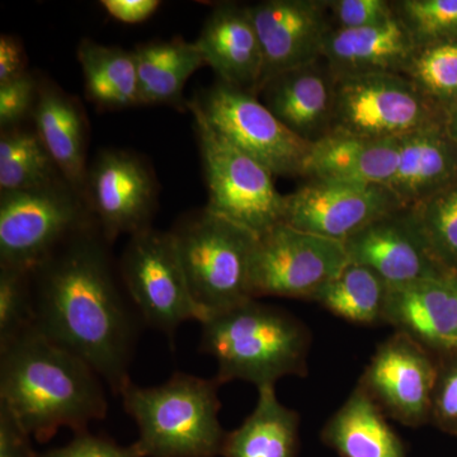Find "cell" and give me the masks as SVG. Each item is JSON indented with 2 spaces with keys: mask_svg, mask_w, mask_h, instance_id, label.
Segmentation results:
<instances>
[{
  "mask_svg": "<svg viewBox=\"0 0 457 457\" xmlns=\"http://www.w3.org/2000/svg\"><path fill=\"white\" fill-rule=\"evenodd\" d=\"M107 245L93 225L33 270V328L88 363L120 396L131 381L143 321L114 275Z\"/></svg>",
  "mask_w": 457,
  "mask_h": 457,
  "instance_id": "cell-1",
  "label": "cell"
},
{
  "mask_svg": "<svg viewBox=\"0 0 457 457\" xmlns=\"http://www.w3.org/2000/svg\"><path fill=\"white\" fill-rule=\"evenodd\" d=\"M0 403L38 442L87 431L108 411L101 376L35 328L0 348Z\"/></svg>",
  "mask_w": 457,
  "mask_h": 457,
  "instance_id": "cell-2",
  "label": "cell"
},
{
  "mask_svg": "<svg viewBox=\"0 0 457 457\" xmlns=\"http://www.w3.org/2000/svg\"><path fill=\"white\" fill-rule=\"evenodd\" d=\"M200 324V351L215 359L220 385L242 380L258 389L308 375L311 332L290 312L253 299Z\"/></svg>",
  "mask_w": 457,
  "mask_h": 457,
  "instance_id": "cell-3",
  "label": "cell"
},
{
  "mask_svg": "<svg viewBox=\"0 0 457 457\" xmlns=\"http://www.w3.org/2000/svg\"><path fill=\"white\" fill-rule=\"evenodd\" d=\"M219 386L215 378L179 371L158 386L126 385L120 396L139 429L132 445L140 457L221 456L228 432L219 420Z\"/></svg>",
  "mask_w": 457,
  "mask_h": 457,
  "instance_id": "cell-4",
  "label": "cell"
},
{
  "mask_svg": "<svg viewBox=\"0 0 457 457\" xmlns=\"http://www.w3.org/2000/svg\"><path fill=\"white\" fill-rule=\"evenodd\" d=\"M170 233L204 319L253 300L255 234L206 209L180 221Z\"/></svg>",
  "mask_w": 457,
  "mask_h": 457,
  "instance_id": "cell-5",
  "label": "cell"
},
{
  "mask_svg": "<svg viewBox=\"0 0 457 457\" xmlns=\"http://www.w3.org/2000/svg\"><path fill=\"white\" fill-rule=\"evenodd\" d=\"M0 267L32 273L71 237L97 225L68 182L0 196Z\"/></svg>",
  "mask_w": 457,
  "mask_h": 457,
  "instance_id": "cell-6",
  "label": "cell"
},
{
  "mask_svg": "<svg viewBox=\"0 0 457 457\" xmlns=\"http://www.w3.org/2000/svg\"><path fill=\"white\" fill-rule=\"evenodd\" d=\"M200 144L209 204L207 212L263 236L285 222L286 196L279 194L273 174L222 137L191 102Z\"/></svg>",
  "mask_w": 457,
  "mask_h": 457,
  "instance_id": "cell-7",
  "label": "cell"
},
{
  "mask_svg": "<svg viewBox=\"0 0 457 457\" xmlns=\"http://www.w3.org/2000/svg\"><path fill=\"white\" fill-rule=\"evenodd\" d=\"M120 278L141 321L170 341L186 321L204 320L170 231L149 228L132 236L120 262Z\"/></svg>",
  "mask_w": 457,
  "mask_h": 457,
  "instance_id": "cell-8",
  "label": "cell"
},
{
  "mask_svg": "<svg viewBox=\"0 0 457 457\" xmlns=\"http://www.w3.org/2000/svg\"><path fill=\"white\" fill-rule=\"evenodd\" d=\"M335 130L376 140H400L444 125L438 104L409 78L374 73L336 78Z\"/></svg>",
  "mask_w": 457,
  "mask_h": 457,
  "instance_id": "cell-9",
  "label": "cell"
},
{
  "mask_svg": "<svg viewBox=\"0 0 457 457\" xmlns=\"http://www.w3.org/2000/svg\"><path fill=\"white\" fill-rule=\"evenodd\" d=\"M191 104L213 130L273 176L303 177L312 144L286 128L257 96L219 80Z\"/></svg>",
  "mask_w": 457,
  "mask_h": 457,
  "instance_id": "cell-10",
  "label": "cell"
},
{
  "mask_svg": "<svg viewBox=\"0 0 457 457\" xmlns=\"http://www.w3.org/2000/svg\"><path fill=\"white\" fill-rule=\"evenodd\" d=\"M348 263L343 243L282 222L257 237L252 295L253 299L278 296L314 302Z\"/></svg>",
  "mask_w": 457,
  "mask_h": 457,
  "instance_id": "cell-11",
  "label": "cell"
},
{
  "mask_svg": "<svg viewBox=\"0 0 457 457\" xmlns=\"http://www.w3.org/2000/svg\"><path fill=\"white\" fill-rule=\"evenodd\" d=\"M436 378L437 363L431 351L404 333L395 332L378 345L359 386L385 416L416 428L431 420Z\"/></svg>",
  "mask_w": 457,
  "mask_h": 457,
  "instance_id": "cell-12",
  "label": "cell"
},
{
  "mask_svg": "<svg viewBox=\"0 0 457 457\" xmlns=\"http://www.w3.org/2000/svg\"><path fill=\"white\" fill-rule=\"evenodd\" d=\"M402 209L386 186L309 179L286 195L285 222L345 245L371 222Z\"/></svg>",
  "mask_w": 457,
  "mask_h": 457,
  "instance_id": "cell-13",
  "label": "cell"
},
{
  "mask_svg": "<svg viewBox=\"0 0 457 457\" xmlns=\"http://www.w3.org/2000/svg\"><path fill=\"white\" fill-rule=\"evenodd\" d=\"M86 201L108 243L132 237L150 227L156 207V183L137 156L106 150L87 174Z\"/></svg>",
  "mask_w": 457,
  "mask_h": 457,
  "instance_id": "cell-14",
  "label": "cell"
},
{
  "mask_svg": "<svg viewBox=\"0 0 457 457\" xmlns=\"http://www.w3.org/2000/svg\"><path fill=\"white\" fill-rule=\"evenodd\" d=\"M248 7L263 53L262 86L275 75L323 59L333 29L326 0H266Z\"/></svg>",
  "mask_w": 457,
  "mask_h": 457,
  "instance_id": "cell-15",
  "label": "cell"
},
{
  "mask_svg": "<svg viewBox=\"0 0 457 457\" xmlns=\"http://www.w3.org/2000/svg\"><path fill=\"white\" fill-rule=\"evenodd\" d=\"M345 246L352 263L375 270L389 287L450 276L433 258L408 207L371 222Z\"/></svg>",
  "mask_w": 457,
  "mask_h": 457,
  "instance_id": "cell-16",
  "label": "cell"
},
{
  "mask_svg": "<svg viewBox=\"0 0 457 457\" xmlns=\"http://www.w3.org/2000/svg\"><path fill=\"white\" fill-rule=\"evenodd\" d=\"M337 79L323 59L270 78L262 96L270 112L308 143L335 130Z\"/></svg>",
  "mask_w": 457,
  "mask_h": 457,
  "instance_id": "cell-17",
  "label": "cell"
},
{
  "mask_svg": "<svg viewBox=\"0 0 457 457\" xmlns=\"http://www.w3.org/2000/svg\"><path fill=\"white\" fill-rule=\"evenodd\" d=\"M384 323L431 352L453 351L457 341V276L390 287Z\"/></svg>",
  "mask_w": 457,
  "mask_h": 457,
  "instance_id": "cell-18",
  "label": "cell"
},
{
  "mask_svg": "<svg viewBox=\"0 0 457 457\" xmlns=\"http://www.w3.org/2000/svg\"><path fill=\"white\" fill-rule=\"evenodd\" d=\"M195 42L219 80L258 96L263 80V53L248 5L219 4Z\"/></svg>",
  "mask_w": 457,
  "mask_h": 457,
  "instance_id": "cell-19",
  "label": "cell"
},
{
  "mask_svg": "<svg viewBox=\"0 0 457 457\" xmlns=\"http://www.w3.org/2000/svg\"><path fill=\"white\" fill-rule=\"evenodd\" d=\"M399 140H376L333 130L312 143L303 179L389 185L398 164Z\"/></svg>",
  "mask_w": 457,
  "mask_h": 457,
  "instance_id": "cell-20",
  "label": "cell"
},
{
  "mask_svg": "<svg viewBox=\"0 0 457 457\" xmlns=\"http://www.w3.org/2000/svg\"><path fill=\"white\" fill-rule=\"evenodd\" d=\"M418 45L396 16L383 25L337 29L328 35L323 60L336 78L374 73L404 74Z\"/></svg>",
  "mask_w": 457,
  "mask_h": 457,
  "instance_id": "cell-21",
  "label": "cell"
},
{
  "mask_svg": "<svg viewBox=\"0 0 457 457\" xmlns=\"http://www.w3.org/2000/svg\"><path fill=\"white\" fill-rule=\"evenodd\" d=\"M456 179L457 146L437 125L399 140L398 164L387 187L403 206L411 207L456 185Z\"/></svg>",
  "mask_w": 457,
  "mask_h": 457,
  "instance_id": "cell-22",
  "label": "cell"
},
{
  "mask_svg": "<svg viewBox=\"0 0 457 457\" xmlns=\"http://www.w3.org/2000/svg\"><path fill=\"white\" fill-rule=\"evenodd\" d=\"M36 132L60 173L86 200L87 120L77 99L49 83L37 86L32 112Z\"/></svg>",
  "mask_w": 457,
  "mask_h": 457,
  "instance_id": "cell-23",
  "label": "cell"
},
{
  "mask_svg": "<svg viewBox=\"0 0 457 457\" xmlns=\"http://www.w3.org/2000/svg\"><path fill=\"white\" fill-rule=\"evenodd\" d=\"M320 438L341 457H407L384 411L359 385L328 420Z\"/></svg>",
  "mask_w": 457,
  "mask_h": 457,
  "instance_id": "cell-24",
  "label": "cell"
},
{
  "mask_svg": "<svg viewBox=\"0 0 457 457\" xmlns=\"http://www.w3.org/2000/svg\"><path fill=\"white\" fill-rule=\"evenodd\" d=\"M300 417L282 404L275 385L258 387L254 411L227 433L222 457H297Z\"/></svg>",
  "mask_w": 457,
  "mask_h": 457,
  "instance_id": "cell-25",
  "label": "cell"
},
{
  "mask_svg": "<svg viewBox=\"0 0 457 457\" xmlns=\"http://www.w3.org/2000/svg\"><path fill=\"white\" fill-rule=\"evenodd\" d=\"M139 74L141 104L187 106L183 89L191 75L206 66L196 42L182 37L170 41H154L135 47Z\"/></svg>",
  "mask_w": 457,
  "mask_h": 457,
  "instance_id": "cell-26",
  "label": "cell"
},
{
  "mask_svg": "<svg viewBox=\"0 0 457 457\" xmlns=\"http://www.w3.org/2000/svg\"><path fill=\"white\" fill-rule=\"evenodd\" d=\"M87 97L106 110L141 106L134 51L84 38L78 45Z\"/></svg>",
  "mask_w": 457,
  "mask_h": 457,
  "instance_id": "cell-27",
  "label": "cell"
},
{
  "mask_svg": "<svg viewBox=\"0 0 457 457\" xmlns=\"http://www.w3.org/2000/svg\"><path fill=\"white\" fill-rule=\"evenodd\" d=\"M389 288L375 270L350 262L314 302L343 320L375 326L384 323Z\"/></svg>",
  "mask_w": 457,
  "mask_h": 457,
  "instance_id": "cell-28",
  "label": "cell"
},
{
  "mask_svg": "<svg viewBox=\"0 0 457 457\" xmlns=\"http://www.w3.org/2000/svg\"><path fill=\"white\" fill-rule=\"evenodd\" d=\"M66 182L37 132L16 128L0 135V191L22 192Z\"/></svg>",
  "mask_w": 457,
  "mask_h": 457,
  "instance_id": "cell-29",
  "label": "cell"
},
{
  "mask_svg": "<svg viewBox=\"0 0 457 457\" xmlns=\"http://www.w3.org/2000/svg\"><path fill=\"white\" fill-rule=\"evenodd\" d=\"M408 209L433 258L457 276V183Z\"/></svg>",
  "mask_w": 457,
  "mask_h": 457,
  "instance_id": "cell-30",
  "label": "cell"
},
{
  "mask_svg": "<svg viewBox=\"0 0 457 457\" xmlns=\"http://www.w3.org/2000/svg\"><path fill=\"white\" fill-rule=\"evenodd\" d=\"M403 75L438 106H455L457 41L435 42L418 46Z\"/></svg>",
  "mask_w": 457,
  "mask_h": 457,
  "instance_id": "cell-31",
  "label": "cell"
},
{
  "mask_svg": "<svg viewBox=\"0 0 457 457\" xmlns=\"http://www.w3.org/2000/svg\"><path fill=\"white\" fill-rule=\"evenodd\" d=\"M393 4L418 46L457 41V0H399Z\"/></svg>",
  "mask_w": 457,
  "mask_h": 457,
  "instance_id": "cell-32",
  "label": "cell"
},
{
  "mask_svg": "<svg viewBox=\"0 0 457 457\" xmlns=\"http://www.w3.org/2000/svg\"><path fill=\"white\" fill-rule=\"evenodd\" d=\"M35 326L31 273L0 267V348Z\"/></svg>",
  "mask_w": 457,
  "mask_h": 457,
  "instance_id": "cell-33",
  "label": "cell"
},
{
  "mask_svg": "<svg viewBox=\"0 0 457 457\" xmlns=\"http://www.w3.org/2000/svg\"><path fill=\"white\" fill-rule=\"evenodd\" d=\"M333 29H359L389 22L396 17L387 0H328Z\"/></svg>",
  "mask_w": 457,
  "mask_h": 457,
  "instance_id": "cell-34",
  "label": "cell"
},
{
  "mask_svg": "<svg viewBox=\"0 0 457 457\" xmlns=\"http://www.w3.org/2000/svg\"><path fill=\"white\" fill-rule=\"evenodd\" d=\"M444 365L437 363V378L433 389L431 422L442 431L457 435V351Z\"/></svg>",
  "mask_w": 457,
  "mask_h": 457,
  "instance_id": "cell-35",
  "label": "cell"
},
{
  "mask_svg": "<svg viewBox=\"0 0 457 457\" xmlns=\"http://www.w3.org/2000/svg\"><path fill=\"white\" fill-rule=\"evenodd\" d=\"M37 86L31 74L0 84V126L2 130L16 128L29 112H33Z\"/></svg>",
  "mask_w": 457,
  "mask_h": 457,
  "instance_id": "cell-36",
  "label": "cell"
},
{
  "mask_svg": "<svg viewBox=\"0 0 457 457\" xmlns=\"http://www.w3.org/2000/svg\"><path fill=\"white\" fill-rule=\"evenodd\" d=\"M38 457H140L134 445L120 446L111 438L87 431L74 433L65 446L40 453Z\"/></svg>",
  "mask_w": 457,
  "mask_h": 457,
  "instance_id": "cell-37",
  "label": "cell"
},
{
  "mask_svg": "<svg viewBox=\"0 0 457 457\" xmlns=\"http://www.w3.org/2000/svg\"><path fill=\"white\" fill-rule=\"evenodd\" d=\"M32 449L31 436L16 417L0 403V457H38Z\"/></svg>",
  "mask_w": 457,
  "mask_h": 457,
  "instance_id": "cell-38",
  "label": "cell"
},
{
  "mask_svg": "<svg viewBox=\"0 0 457 457\" xmlns=\"http://www.w3.org/2000/svg\"><path fill=\"white\" fill-rule=\"evenodd\" d=\"M101 4L114 20L137 25L149 20L162 3L159 0H104Z\"/></svg>",
  "mask_w": 457,
  "mask_h": 457,
  "instance_id": "cell-39",
  "label": "cell"
},
{
  "mask_svg": "<svg viewBox=\"0 0 457 457\" xmlns=\"http://www.w3.org/2000/svg\"><path fill=\"white\" fill-rule=\"evenodd\" d=\"M27 74V57L22 44L13 36L0 37V84Z\"/></svg>",
  "mask_w": 457,
  "mask_h": 457,
  "instance_id": "cell-40",
  "label": "cell"
},
{
  "mask_svg": "<svg viewBox=\"0 0 457 457\" xmlns=\"http://www.w3.org/2000/svg\"><path fill=\"white\" fill-rule=\"evenodd\" d=\"M445 131L457 146V104L450 107L444 122Z\"/></svg>",
  "mask_w": 457,
  "mask_h": 457,
  "instance_id": "cell-41",
  "label": "cell"
},
{
  "mask_svg": "<svg viewBox=\"0 0 457 457\" xmlns=\"http://www.w3.org/2000/svg\"><path fill=\"white\" fill-rule=\"evenodd\" d=\"M453 351H457V341H456L455 348H453Z\"/></svg>",
  "mask_w": 457,
  "mask_h": 457,
  "instance_id": "cell-42",
  "label": "cell"
}]
</instances>
